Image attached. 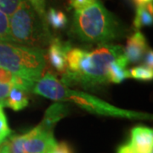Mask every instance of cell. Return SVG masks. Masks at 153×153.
I'll return each mask as SVG.
<instances>
[{"instance_id":"1","label":"cell","mask_w":153,"mask_h":153,"mask_svg":"<svg viewBox=\"0 0 153 153\" xmlns=\"http://www.w3.org/2000/svg\"><path fill=\"white\" fill-rule=\"evenodd\" d=\"M123 54L122 46L115 44H102L92 51L71 47L66 53L67 67L61 82L66 86L79 85L85 88L105 85L108 82L110 64Z\"/></svg>"},{"instance_id":"2","label":"cell","mask_w":153,"mask_h":153,"mask_svg":"<svg viewBox=\"0 0 153 153\" xmlns=\"http://www.w3.org/2000/svg\"><path fill=\"white\" fill-rule=\"evenodd\" d=\"M33 93L55 101H71L90 113L128 119H150L151 114L120 109L112 105L78 90H71L50 72L35 82Z\"/></svg>"},{"instance_id":"3","label":"cell","mask_w":153,"mask_h":153,"mask_svg":"<svg viewBox=\"0 0 153 153\" xmlns=\"http://www.w3.org/2000/svg\"><path fill=\"white\" fill-rule=\"evenodd\" d=\"M71 32L82 42L105 44L122 36L123 28L117 17L98 1L75 11Z\"/></svg>"},{"instance_id":"4","label":"cell","mask_w":153,"mask_h":153,"mask_svg":"<svg viewBox=\"0 0 153 153\" xmlns=\"http://www.w3.org/2000/svg\"><path fill=\"white\" fill-rule=\"evenodd\" d=\"M11 43L41 49L52 40L47 22H44L27 0H23L10 17Z\"/></svg>"},{"instance_id":"5","label":"cell","mask_w":153,"mask_h":153,"mask_svg":"<svg viewBox=\"0 0 153 153\" xmlns=\"http://www.w3.org/2000/svg\"><path fill=\"white\" fill-rule=\"evenodd\" d=\"M45 65L43 49L0 42V68L36 82Z\"/></svg>"},{"instance_id":"6","label":"cell","mask_w":153,"mask_h":153,"mask_svg":"<svg viewBox=\"0 0 153 153\" xmlns=\"http://www.w3.org/2000/svg\"><path fill=\"white\" fill-rule=\"evenodd\" d=\"M25 153H53L57 146L53 129L39 124L25 134Z\"/></svg>"},{"instance_id":"7","label":"cell","mask_w":153,"mask_h":153,"mask_svg":"<svg viewBox=\"0 0 153 153\" xmlns=\"http://www.w3.org/2000/svg\"><path fill=\"white\" fill-rule=\"evenodd\" d=\"M147 51L148 44L146 38L140 31L133 33L128 38L125 48L123 49L124 55L128 63L140 62Z\"/></svg>"},{"instance_id":"8","label":"cell","mask_w":153,"mask_h":153,"mask_svg":"<svg viewBox=\"0 0 153 153\" xmlns=\"http://www.w3.org/2000/svg\"><path fill=\"white\" fill-rule=\"evenodd\" d=\"M128 142L137 153H152L153 130L146 126H136L131 129Z\"/></svg>"},{"instance_id":"9","label":"cell","mask_w":153,"mask_h":153,"mask_svg":"<svg viewBox=\"0 0 153 153\" xmlns=\"http://www.w3.org/2000/svg\"><path fill=\"white\" fill-rule=\"evenodd\" d=\"M48 59L50 64L57 71L64 73L66 70V53L71 46L69 43H64L59 38H52L49 44Z\"/></svg>"},{"instance_id":"10","label":"cell","mask_w":153,"mask_h":153,"mask_svg":"<svg viewBox=\"0 0 153 153\" xmlns=\"http://www.w3.org/2000/svg\"><path fill=\"white\" fill-rule=\"evenodd\" d=\"M128 64L129 63L124 54L120 55L114 61H112L110 64L107 71L108 82L120 83L127 78L130 77L129 72L126 69Z\"/></svg>"},{"instance_id":"11","label":"cell","mask_w":153,"mask_h":153,"mask_svg":"<svg viewBox=\"0 0 153 153\" xmlns=\"http://www.w3.org/2000/svg\"><path fill=\"white\" fill-rule=\"evenodd\" d=\"M68 114V107L61 103L51 105L45 111L44 119L40 123L46 128L53 129L55 123Z\"/></svg>"},{"instance_id":"12","label":"cell","mask_w":153,"mask_h":153,"mask_svg":"<svg viewBox=\"0 0 153 153\" xmlns=\"http://www.w3.org/2000/svg\"><path fill=\"white\" fill-rule=\"evenodd\" d=\"M29 104L27 92L16 87L12 86L8 97L5 99L4 105L10 107L14 111H21L27 107Z\"/></svg>"},{"instance_id":"13","label":"cell","mask_w":153,"mask_h":153,"mask_svg":"<svg viewBox=\"0 0 153 153\" xmlns=\"http://www.w3.org/2000/svg\"><path fill=\"white\" fill-rule=\"evenodd\" d=\"M46 22L54 29H62L66 27L68 19L62 11L57 10L54 8H50L46 13Z\"/></svg>"},{"instance_id":"14","label":"cell","mask_w":153,"mask_h":153,"mask_svg":"<svg viewBox=\"0 0 153 153\" xmlns=\"http://www.w3.org/2000/svg\"><path fill=\"white\" fill-rule=\"evenodd\" d=\"M153 23L152 13L146 9V6L137 7L135 17L133 22L134 28L140 29L143 27H150Z\"/></svg>"},{"instance_id":"15","label":"cell","mask_w":153,"mask_h":153,"mask_svg":"<svg viewBox=\"0 0 153 153\" xmlns=\"http://www.w3.org/2000/svg\"><path fill=\"white\" fill-rule=\"evenodd\" d=\"M130 77L135 78L137 80H142V81H150L153 78L152 69H150L146 66H135L131 68L129 71Z\"/></svg>"},{"instance_id":"16","label":"cell","mask_w":153,"mask_h":153,"mask_svg":"<svg viewBox=\"0 0 153 153\" xmlns=\"http://www.w3.org/2000/svg\"><path fill=\"white\" fill-rule=\"evenodd\" d=\"M0 42L11 43L10 17L0 10Z\"/></svg>"},{"instance_id":"17","label":"cell","mask_w":153,"mask_h":153,"mask_svg":"<svg viewBox=\"0 0 153 153\" xmlns=\"http://www.w3.org/2000/svg\"><path fill=\"white\" fill-rule=\"evenodd\" d=\"M23 0H0V10L3 11L9 17H10Z\"/></svg>"},{"instance_id":"18","label":"cell","mask_w":153,"mask_h":153,"mask_svg":"<svg viewBox=\"0 0 153 153\" xmlns=\"http://www.w3.org/2000/svg\"><path fill=\"white\" fill-rule=\"evenodd\" d=\"M12 134V130L9 127L8 120L3 108H0V144L4 141Z\"/></svg>"},{"instance_id":"19","label":"cell","mask_w":153,"mask_h":153,"mask_svg":"<svg viewBox=\"0 0 153 153\" xmlns=\"http://www.w3.org/2000/svg\"><path fill=\"white\" fill-rule=\"evenodd\" d=\"M25 134L22 135H13L10 138L11 152L12 153H25L24 152V141H25Z\"/></svg>"},{"instance_id":"20","label":"cell","mask_w":153,"mask_h":153,"mask_svg":"<svg viewBox=\"0 0 153 153\" xmlns=\"http://www.w3.org/2000/svg\"><path fill=\"white\" fill-rule=\"evenodd\" d=\"M31 4L33 10L36 11L39 17L46 22V10H45V0H27Z\"/></svg>"},{"instance_id":"21","label":"cell","mask_w":153,"mask_h":153,"mask_svg":"<svg viewBox=\"0 0 153 153\" xmlns=\"http://www.w3.org/2000/svg\"><path fill=\"white\" fill-rule=\"evenodd\" d=\"M98 1L99 0H69V4L75 11H77L93 5Z\"/></svg>"},{"instance_id":"22","label":"cell","mask_w":153,"mask_h":153,"mask_svg":"<svg viewBox=\"0 0 153 153\" xmlns=\"http://www.w3.org/2000/svg\"><path fill=\"white\" fill-rule=\"evenodd\" d=\"M11 88H12V85L10 84L0 82V103L4 105V102L5 99L8 97Z\"/></svg>"},{"instance_id":"23","label":"cell","mask_w":153,"mask_h":153,"mask_svg":"<svg viewBox=\"0 0 153 153\" xmlns=\"http://www.w3.org/2000/svg\"><path fill=\"white\" fill-rule=\"evenodd\" d=\"M53 153H73L69 145L66 142H61L57 144L56 147L54 150Z\"/></svg>"},{"instance_id":"24","label":"cell","mask_w":153,"mask_h":153,"mask_svg":"<svg viewBox=\"0 0 153 153\" xmlns=\"http://www.w3.org/2000/svg\"><path fill=\"white\" fill-rule=\"evenodd\" d=\"M145 66L150 69H153V54L152 49L148 50L145 57Z\"/></svg>"},{"instance_id":"25","label":"cell","mask_w":153,"mask_h":153,"mask_svg":"<svg viewBox=\"0 0 153 153\" xmlns=\"http://www.w3.org/2000/svg\"><path fill=\"white\" fill-rule=\"evenodd\" d=\"M0 153H11L10 143L9 140H5L0 144Z\"/></svg>"},{"instance_id":"26","label":"cell","mask_w":153,"mask_h":153,"mask_svg":"<svg viewBox=\"0 0 153 153\" xmlns=\"http://www.w3.org/2000/svg\"><path fill=\"white\" fill-rule=\"evenodd\" d=\"M133 2L137 7H140V6H146L150 3H152V0H133Z\"/></svg>"},{"instance_id":"27","label":"cell","mask_w":153,"mask_h":153,"mask_svg":"<svg viewBox=\"0 0 153 153\" xmlns=\"http://www.w3.org/2000/svg\"><path fill=\"white\" fill-rule=\"evenodd\" d=\"M4 107V105L2 104V103H0V108H3Z\"/></svg>"}]
</instances>
